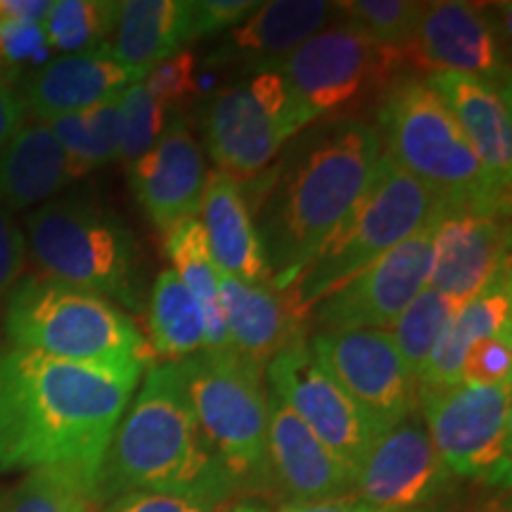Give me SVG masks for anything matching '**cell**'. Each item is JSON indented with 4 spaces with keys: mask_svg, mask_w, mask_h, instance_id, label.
Wrapping results in <instances>:
<instances>
[{
    "mask_svg": "<svg viewBox=\"0 0 512 512\" xmlns=\"http://www.w3.org/2000/svg\"><path fill=\"white\" fill-rule=\"evenodd\" d=\"M197 69H200L197 55L192 50H178L176 55L166 57L143 76V86L159 105L174 110L200 91Z\"/></svg>",
    "mask_w": 512,
    "mask_h": 512,
    "instance_id": "obj_37",
    "label": "cell"
},
{
    "mask_svg": "<svg viewBox=\"0 0 512 512\" xmlns=\"http://www.w3.org/2000/svg\"><path fill=\"white\" fill-rule=\"evenodd\" d=\"M53 0H0V24H43Z\"/></svg>",
    "mask_w": 512,
    "mask_h": 512,
    "instance_id": "obj_43",
    "label": "cell"
},
{
    "mask_svg": "<svg viewBox=\"0 0 512 512\" xmlns=\"http://www.w3.org/2000/svg\"><path fill=\"white\" fill-rule=\"evenodd\" d=\"M74 181L72 166L48 124H22L0 147V209L41 207Z\"/></svg>",
    "mask_w": 512,
    "mask_h": 512,
    "instance_id": "obj_24",
    "label": "cell"
},
{
    "mask_svg": "<svg viewBox=\"0 0 512 512\" xmlns=\"http://www.w3.org/2000/svg\"><path fill=\"white\" fill-rule=\"evenodd\" d=\"M283 512H382L361 501L356 494L332 498V501H320L311 505H299V508H283Z\"/></svg>",
    "mask_w": 512,
    "mask_h": 512,
    "instance_id": "obj_44",
    "label": "cell"
},
{
    "mask_svg": "<svg viewBox=\"0 0 512 512\" xmlns=\"http://www.w3.org/2000/svg\"><path fill=\"white\" fill-rule=\"evenodd\" d=\"M228 498L185 491H133L112 498L102 512H219Z\"/></svg>",
    "mask_w": 512,
    "mask_h": 512,
    "instance_id": "obj_38",
    "label": "cell"
},
{
    "mask_svg": "<svg viewBox=\"0 0 512 512\" xmlns=\"http://www.w3.org/2000/svg\"><path fill=\"white\" fill-rule=\"evenodd\" d=\"M119 8L121 3L114 0H53L43 19L48 46L62 55L107 46L117 27Z\"/></svg>",
    "mask_w": 512,
    "mask_h": 512,
    "instance_id": "obj_32",
    "label": "cell"
},
{
    "mask_svg": "<svg viewBox=\"0 0 512 512\" xmlns=\"http://www.w3.org/2000/svg\"><path fill=\"white\" fill-rule=\"evenodd\" d=\"M204 183L207 166L202 147L181 112L166 119L152 150L128 166V185L159 230H169L188 216H200Z\"/></svg>",
    "mask_w": 512,
    "mask_h": 512,
    "instance_id": "obj_18",
    "label": "cell"
},
{
    "mask_svg": "<svg viewBox=\"0 0 512 512\" xmlns=\"http://www.w3.org/2000/svg\"><path fill=\"white\" fill-rule=\"evenodd\" d=\"M266 382L268 392L278 396L356 477L375 437L347 394L318 366L304 332L266 363Z\"/></svg>",
    "mask_w": 512,
    "mask_h": 512,
    "instance_id": "obj_14",
    "label": "cell"
},
{
    "mask_svg": "<svg viewBox=\"0 0 512 512\" xmlns=\"http://www.w3.org/2000/svg\"><path fill=\"white\" fill-rule=\"evenodd\" d=\"M150 363H74L0 349V475L72 470L93 484Z\"/></svg>",
    "mask_w": 512,
    "mask_h": 512,
    "instance_id": "obj_1",
    "label": "cell"
},
{
    "mask_svg": "<svg viewBox=\"0 0 512 512\" xmlns=\"http://www.w3.org/2000/svg\"><path fill=\"white\" fill-rule=\"evenodd\" d=\"M169 110L147 93L143 81L131 83L117 100V162L131 166L162 136Z\"/></svg>",
    "mask_w": 512,
    "mask_h": 512,
    "instance_id": "obj_35",
    "label": "cell"
},
{
    "mask_svg": "<svg viewBox=\"0 0 512 512\" xmlns=\"http://www.w3.org/2000/svg\"><path fill=\"white\" fill-rule=\"evenodd\" d=\"M230 512H264V510L254 508V505H247V503H242V505H235V508L230 510Z\"/></svg>",
    "mask_w": 512,
    "mask_h": 512,
    "instance_id": "obj_46",
    "label": "cell"
},
{
    "mask_svg": "<svg viewBox=\"0 0 512 512\" xmlns=\"http://www.w3.org/2000/svg\"><path fill=\"white\" fill-rule=\"evenodd\" d=\"M27 256L43 278L143 311V259L133 230L91 192L53 197L24 219Z\"/></svg>",
    "mask_w": 512,
    "mask_h": 512,
    "instance_id": "obj_4",
    "label": "cell"
},
{
    "mask_svg": "<svg viewBox=\"0 0 512 512\" xmlns=\"http://www.w3.org/2000/svg\"><path fill=\"white\" fill-rule=\"evenodd\" d=\"M508 332H512V280L510 271H503L453 313L437 349L418 375V384L460 382L467 351L482 339Z\"/></svg>",
    "mask_w": 512,
    "mask_h": 512,
    "instance_id": "obj_26",
    "label": "cell"
},
{
    "mask_svg": "<svg viewBox=\"0 0 512 512\" xmlns=\"http://www.w3.org/2000/svg\"><path fill=\"white\" fill-rule=\"evenodd\" d=\"M138 387L102 458L95 505L133 491L238 496L195 418L181 363H150Z\"/></svg>",
    "mask_w": 512,
    "mask_h": 512,
    "instance_id": "obj_3",
    "label": "cell"
},
{
    "mask_svg": "<svg viewBox=\"0 0 512 512\" xmlns=\"http://www.w3.org/2000/svg\"><path fill=\"white\" fill-rule=\"evenodd\" d=\"M382 152L441 200L508 209V190L491 178L453 114L427 79L401 74L377 107Z\"/></svg>",
    "mask_w": 512,
    "mask_h": 512,
    "instance_id": "obj_7",
    "label": "cell"
},
{
    "mask_svg": "<svg viewBox=\"0 0 512 512\" xmlns=\"http://www.w3.org/2000/svg\"><path fill=\"white\" fill-rule=\"evenodd\" d=\"M76 178L117 162V102L48 121Z\"/></svg>",
    "mask_w": 512,
    "mask_h": 512,
    "instance_id": "obj_30",
    "label": "cell"
},
{
    "mask_svg": "<svg viewBox=\"0 0 512 512\" xmlns=\"http://www.w3.org/2000/svg\"><path fill=\"white\" fill-rule=\"evenodd\" d=\"M150 354L162 363H181L204 349V313L178 275L166 268L157 275L147 304Z\"/></svg>",
    "mask_w": 512,
    "mask_h": 512,
    "instance_id": "obj_29",
    "label": "cell"
},
{
    "mask_svg": "<svg viewBox=\"0 0 512 512\" xmlns=\"http://www.w3.org/2000/svg\"><path fill=\"white\" fill-rule=\"evenodd\" d=\"M8 347L74 363H150L131 313L98 294L43 275H22L3 306Z\"/></svg>",
    "mask_w": 512,
    "mask_h": 512,
    "instance_id": "obj_5",
    "label": "cell"
},
{
    "mask_svg": "<svg viewBox=\"0 0 512 512\" xmlns=\"http://www.w3.org/2000/svg\"><path fill=\"white\" fill-rule=\"evenodd\" d=\"M406 64L434 74H463L508 88V62L494 19L479 5L437 0L422 5Z\"/></svg>",
    "mask_w": 512,
    "mask_h": 512,
    "instance_id": "obj_17",
    "label": "cell"
},
{
    "mask_svg": "<svg viewBox=\"0 0 512 512\" xmlns=\"http://www.w3.org/2000/svg\"><path fill=\"white\" fill-rule=\"evenodd\" d=\"M93 484L72 470H34L0 496V512H93Z\"/></svg>",
    "mask_w": 512,
    "mask_h": 512,
    "instance_id": "obj_34",
    "label": "cell"
},
{
    "mask_svg": "<svg viewBox=\"0 0 512 512\" xmlns=\"http://www.w3.org/2000/svg\"><path fill=\"white\" fill-rule=\"evenodd\" d=\"M422 5L415 0H344L337 3V19L375 46L403 55L418 29Z\"/></svg>",
    "mask_w": 512,
    "mask_h": 512,
    "instance_id": "obj_33",
    "label": "cell"
},
{
    "mask_svg": "<svg viewBox=\"0 0 512 512\" xmlns=\"http://www.w3.org/2000/svg\"><path fill=\"white\" fill-rule=\"evenodd\" d=\"M192 411L235 489L268 491V389L264 366L235 349L181 361Z\"/></svg>",
    "mask_w": 512,
    "mask_h": 512,
    "instance_id": "obj_8",
    "label": "cell"
},
{
    "mask_svg": "<svg viewBox=\"0 0 512 512\" xmlns=\"http://www.w3.org/2000/svg\"><path fill=\"white\" fill-rule=\"evenodd\" d=\"M200 211L211 259L219 273L247 285H271L252 211L240 183L219 169L209 171Z\"/></svg>",
    "mask_w": 512,
    "mask_h": 512,
    "instance_id": "obj_23",
    "label": "cell"
},
{
    "mask_svg": "<svg viewBox=\"0 0 512 512\" xmlns=\"http://www.w3.org/2000/svg\"><path fill=\"white\" fill-rule=\"evenodd\" d=\"M460 304L463 302H456V299L446 297V294H439L430 290V287H425L403 309L401 316L389 325L387 335L392 337L401 361L415 375V380H418L422 368L430 361L441 335H444L446 325L451 323L453 313L460 309Z\"/></svg>",
    "mask_w": 512,
    "mask_h": 512,
    "instance_id": "obj_31",
    "label": "cell"
},
{
    "mask_svg": "<svg viewBox=\"0 0 512 512\" xmlns=\"http://www.w3.org/2000/svg\"><path fill=\"white\" fill-rule=\"evenodd\" d=\"M508 209L441 200L432 216V266L427 287L467 302L503 271L508 259Z\"/></svg>",
    "mask_w": 512,
    "mask_h": 512,
    "instance_id": "obj_15",
    "label": "cell"
},
{
    "mask_svg": "<svg viewBox=\"0 0 512 512\" xmlns=\"http://www.w3.org/2000/svg\"><path fill=\"white\" fill-rule=\"evenodd\" d=\"M50 57L43 24H0V79L15 86L17 79L41 69Z\"/></svg>",
    "mask_w": 512,
    "mask_h": 512,
    "instance_id": "obj_36",
    "label": "cell"
},
{
    "mask_svg": "<svg viewBox=\"0 0 512 512\" xmlns=\"http://www.w3.org/2000/svg\"><path fill=\"white\" fill-rule=\"evenodd\" d=\"M427 83L453 114L491 178L503 190H510L512 119L508 88L463 74H432Z\"/></svg>",
    "mask_w": 512,
    "mask_h": 512,
    "instance_id": "obj_22",
    "label": "cell"
},
{
    "mask_svg": "<svg viewBox=\"0 0 512 512\" xmlns=\"http://www.w3.org/2000/svg\"><path fill=\"white\" fill-rule=\"evenodd\" d=\"M27 264V240L10 211L0 209V313Z\"/></svg>",
    "mask_w": 512,
    "mask_h": 512,
    "instance_id": "obj_41",
    "label": "cell"
},
{
    "mask_svg": "<svg viewBox=\"0 0 512 512\" xmlns=\"http://www.w3.org/2000/svg\"><path fill=\"white\" fill-rule=\"evenodd\" d=\"M219 292L230 347L249 361L266 363L292 342L302 330V320L287 309L283 292L271 285H247L219 273Z\"/></svg>",
    "mask_w": 512,
    "mask_h": 512,
    "instance_id": "obj_25",
    "label": "cell"
},
{
    "mask_svg": "<svg viewBox=\"0 0 512 512\" xmlns=\"http://www.w3.org/2000/svg\"><path fill=\"white\" fill-rule=\"evenodd\" d=\"M470 512H510V503L503 498H489V501L475 505Z\"/></svg>",
    "mask_w": 512,
    "mask_h": 512,
    "instance_id": "obj_45",
    "label": "cell"
},
{
    "mask_svg": "<svg viewBox=\"0 0 512 512\" xmlns=\"http://www.w3.org/2000/svg\"><path fill=\"white\" fill-rule=\"evenodd\" d=\"M512 384H418V411L453 477L510 479Z\"/></svg>",
    "mask_w": 512,
    "mask_h": 512,
    "instance_id": "obj_10",
    "label": "cell"
},
{
    "mask_svg": "<svg viewBox=\"0 0 512 512\" xmlns=\"http://www.w3.org/2000/svg\"><path fill=\"white\" fill-rule=\"evenodd\" d=\"M185 43H190V0H124L107 48L124 67L145 76Z\"/></svg>",
    "mask_w": 512,
    "mask_h": 512,
    "instance_id": "obj_27",
    "label": "cell"
},
{
    "mask_svg": "<svg viewBox=\"0 0 512 512\" xmlns=\"http://www.w3.org/2000/svg\"><path fill=\"white\" fill-rule=\"evenodd\" d=\"M460 382L512 384V332L482 339L467 351Z\"/></svg>",
    "mask_w": 512,
    "mask_h": 512,
    "instance_id": "obj_39",
    "label": "cell"
},
{
    "mask_svg": "<svg viewBox=\"0 0 512 512\" xmlns=\"http://www.w3.org/2000/svg\"><path fill=\"white\" fill-rule=\"evenodd\" d=\"M136 81H143V76L124 67L110 48L100 46L48 60L24 83L22 100L38 121L48 124L67 114L117 102Z\"/></svg>",
    "mask_w": 512,
    "mask_h": 512,
    "instance_id": "obj_21",
    "label": "cell"
},
{
    "mask_svg": "<svg viewBox=\"0 0 512 512\" xmlns=\"http://www.w3.org/2000/svg\"><path fill=\"white\" fill-rule=\"evenodd\" d=\"M354 472L268 392V491L299 508L354 494Z\"/></svg>",
    "mask_w": 512,
    "mask_h": 512,
    "instance_id": "obj_19",
    "label": "cell"
},
{
    "mask_svg": "<svg viewBox=\"0 0 512 512\" xmlns=\"http://www.w3.org/2000/svg\"><path fill=\"white\" fill-rule=\"evenodd\" d=\"M413 512H439V510H434V508H427V510H413Z\"/></svg>",
    "mask_w": 512,
    "mask_h": 512,
    "instance_id": "obj_47",
    "label": "cell"
},
{
    "mask_svg": "<svg viewBox=\"0 0 512 512\" xmlns=\"http://www.w3.org/2000/svg\"><path fill=\"white\" fill-rule=\"evenodd\" d=\"M382 155L375 124L339 117L299 133L264 174L240 185L273 290L287 292L347 219Z\"/></svg>",
    "mask_w": 512,
    "mask_h": 512,
    "instance_id": "obj_2",
    "label": "cell"
},
{
    "mask_svg": "<svg viewBox=\"0 0 512 512\" xmlns=\"http://www.w3.org/2000/svg\"><path fill=\"white\" fill-rule=\"evenodd\" d=\"M439 202L437 192L408 176L382 152L347 219L283 292L292 316L304 320L320 299L418 233Z\"/></svg>",
    "mask_w": 512,
    "mask_h": 512,
    "instance_id": "obj_6",
    "label": "cell"
},
{
    "mask_svg": "<svg viewBox=\"0 0 512 512\" xmlns=\"http://www.w3.org/2000/svg\"><path fill=\"white\" fill-rule=\"evenodd\" d=\"M337 19L330 0H271L259 3L245 22L223 34L207 57V67H240L242 72L271 69L318 31Z\"/></svg>",
    "mask_w": 512,
    "mask_h": 512,
    "instance_id": "obj_20",
    "label": "cell"
},
{
    "mask_svg": "<svg viewBox=\"0 0 512 512\" xmlns=\"http://www.w3.org/2000/svg\"><path fill=\"white\" fill-rule=\"evenodd\" d=\"M313 126L290 83L275 69L249 72L211 93L204 140L216 169L238 183L252 181L278 159L287 143Z\"/></svg>",
    "mask_w": 512,
    "mask_h": 512,
    "instance_id": "obj_9",
    "label": "cell"
},
{
    "mask_svg": "<svg viewBox=\"0 0 512 512\" xmlns=\"http://www.w3.org/2000/svg\"><path fill=\"white\" fill-rule=\"evenodd\" d=\"M309 347L373 437L418 411V380L401 361L387 330L313 332Z\"/></svg>",
    "mask_w": 512,
    "mask_h": 512,
    "instance_id": "obj_12",
    "label": "cell"
},
{
    "mask_svg": "<svg viewBox=\"0 0 512 512\" xmlns=\"http://www.w3.org/2000/svg\"><path fill=\"white\" fill-rule=\"evenodd\" d=\"M406 64L401 53L384 50L342 24L318 31L271 69L285 76L311 124L349 117L370 93L384 91Z\"/></svg>",
    "mask_w": 512,
    "mask_h": 512,
    "instance_id": "obj_11",
    "label": "cell"
},
{
    "mask_svg": "<svg viewBox=\"0 0 512 512\" xmlns=\"http://www.w3.org/2000/svg\"><path fill=\"white\" fill-rule=\"evenodd\" d=\"M256 8L254 0H190V41L226 34Z\"/></svg>",
    "mask_w": 512,
    "mask_h": 512,
    "instance_id": "obj_40",
    "label": "cell"
},
{
    "mask_svg": "<svg viewBox=\"0 0 512 512\" xmlns=\"http://www.w3.org/2000/svg\"><path fill=\"white\" fill-rule=\"evenodd\" d=\"M451 486V470L420 411H413L370 444L356 470L354 494L382 512H413L432 508Z\"/></svg>",
    "mask_w": 512,
    "mask_h": 512,
    "instance_id": "obj_16",
    "label": "cell"
},
{
    "mask_svg": "<svg viewBox=\"0 0 512 512\" xmlns=\"http://www.w3.org/2000/svg\"><path fill=\"white\" fill-rule=\"evenodd\" d=\"M166 254L171 259V271L188 287L204 313V349L223 351L230 347V337L223 318L221 292H219V268L211 259L207 235L200 223V216H188L176 226L166 230Z\"/></svg>",
    "mask_w": 512,
    "mask_h": 512,
    "instance_id": "obj_28",
    "label": "cell"
},
{
    "mask_svg": "<svg viewBox=\"0 0 512 512\" xmlns=\"http://www.w3.org/2000/svg\"><path fill=\"white\" fill-rule=\"evenodd\" d=\"M24 107L22 95L15 91V86L0 79V147L15 136L17 128L24 124Z\"/></svg>",
    "mask_w": 512,
    "mask_h": 512,
    "instance_id": "obj_42",
    "label": "cell"
},
{
    "mask_svg": "<svg viewBox=\"0 0 512 512\" xmlns=\"http://www.w3.org/2000/svg\"><path fill=\"white\" fill-rule=\"evenodd\" d=\"M432 230L430 219L399 247L320 299L309 311L318 332L387 330L427 287L432 266Z\"/></svg>",
    "mask_w": 512,
    "mask_h": 512,
    "instance_id": "obj_13",
    "label": "cell"
}]
</instances>
